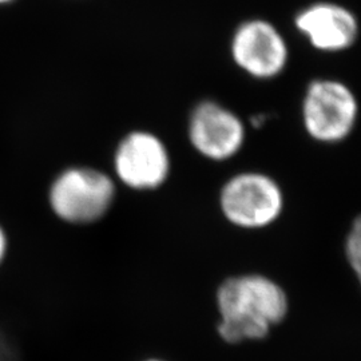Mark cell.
I'll use <instances>...</instances> for the list:
<instances>
[{
    "label": "cell",
    "instance_id": "8fae6325",
    "mask_svg": "<svg viewBox=\"0 0 361 361\" xmlns=\"http://www.w3.org/2000/svg\"><path fill=\"white\" fill-rule=\"evenodd\" d=\"M8 1H11V0H0V3H8Z\"/></svg>",
    "mask_w": 361,
    "mask_h": 361
},
{
    "label": "cell",
    "instance_id": "277c9868",
    "mask_svg": "<svg viewBox=\"0 0 361 361\" xmlns=\"http://www.w3.org/2000/svg\"><path fill=\"white\" fill-rule=\"evenodd\" d=\"M359 104L353 91L340 80L319 79L307 89L302 101V122L317 142L345 140L356 125Z\"/></svg>",
    "mask_w": 361,
    "mask_h": 361
},
{
    "label": "cell",
    "instance_id": "52a82bcc",
    "mask_svg": "<svg viewBox=\"0 0 361 361\" xmlns=\"http://www.w3.org/2000/svg\"><path fill=\"white\" fill-rule=\"evenodd\" d=\"M189 140L207 159L226 161L237 154L245 142V126L232 110L216 102H202L192 113Z\"/></svg>",
    "mask_w": 361,
    "mask_h": 361
},
{
    "label": "cell",
    "instance_id": "6da1fadb",
    "mask_svg": "<svg viewBox=\"0 0 361 361\" xmlns=\"http://www.w3.org/2000/svg\"><path fill=\"white\" fill-rule=\"evenodd\" d=\"M217 302L219 335L232 344L264 338L288 312L284 290L262 276L226 280L219 286Z\"/></svg>",
    "mask_w": 361,
    "mask_h": 361
},
{
    "label": "cell",
    "instance_id": "ba28073f",
    "mask_svg": "<svg viewBox=\"0 0 361 361\" xmlns=\"http://www.w3.org/2000/svg\"><path fill=\"white\" fill-rule=\"evenodd\" d=\"M295 23L297 30L319 51L348 50L359 35V23L353 13L329 1L316 3L304 8L297 13Z\"/></svg>",
    "mask_w": 361,
    "mask_h": 361
},
{
    "label": "cell",
    "instance_id": "30bf717a",
    "mask_svg": "<svg viewBox=\"0 0 361 361\" xmlns=\"http://www.w3.org/2000/svg\"><path fill=\"white\" fill-rule=\"evenodd\" d=\"M6 245H7L6 235H4L3 231L0 229V261H1V258H3L4 253H6Z\"/></svg>",
    "mask_w": 361,
    "mask_h": 361
},
{
    "label": "cell",
    "instance_id": "5b68a950",
    "mask_svg": "<svg viewBox=\"0 0 361 361\" xmlns=\"http://www.w3.org/2000/svg\"><path fill=\"white\" fill-rule=\"evenodd\" d=\"M116 177L133 190H154L170 174V154L159 137L149 131H133L116 147Z\"/></svg>",
    "mask_w": 361,
    "mask_h": 361
},
{
    "label": "cell",
    "instance_id": "7a4b0ae2",
    "mask_svg": "<svg viewBox=\"0 0 361 361\" xmlns=\"http://www.w3.org/2000/svg\"><path fill=\"white\" fill-rule=\"evenodd\" d=\"M116 198L113 180L97 169L63 171L52 183L50 204L55 214L70 224H90L102 219Z\"/></svg>",
    "mask_w": 361,
    "mask_h": 361
},
{
    "label": "cell",
    "instance_id": "9c48e42d",
    "mask_svg": "<svg viewBox=\"0 0 361 361\" xmlns=\"http://www.w3.org/2000/svg\"><path fill=\"white\" fill-rule=\"evenodd\" d=\"M347 256L349 264L356 271V274H360V257H361V229L360 221H356L352 231L349 232L347 240Z\"/></svg>",
    "mask_w": 361,
    "mask_h": 361
},
{
    "label": "cell",
    "instance_id": "8992f818",
    "mask_svg": "<svg viewBox=\"0 0 361 361\" xmlns=\"http://www.w3.org/2000/svg\"><path fill=\"white\" fill-rule=\"evenodd\" d=\"M231 51L234 63L257 79L277 77L289 59L284 37L264 19H252L238 27L233 35Z\"/></svg>",
    "mask_w": 361,
    "mask_h": 361
},
{
    "label": "cell",
    "instance_id": "3957f363",
    "mask_svg": "<svg viewBox=\"0 0 361 361\" xmlns=\"http://www.w3.org/2000/svg\"><path fill=\"white\" fill-rule=\"evenodd\" d=\"M219 205L233 225L259 229L273 224L284 209V194L269 176L246 171L232 177L221 189Z\"/></svg>",
    "mask_w": 361,
    "mask_h": 361
},
{
    "label": "cell",
    "instance_id": "7c38bea8",
    "mask_svg": "<svg viewBox=\"0 0 361 361\" xmlns=\"http://www.w3.org/2000/svg\"><path fill=\"white\" fill-rule=\"evenodd\" d=\"M150 361H159V360H150Z\"/></svg>",
    "mask_w": 361,
    "mask_h": 361
}]
</instances>
